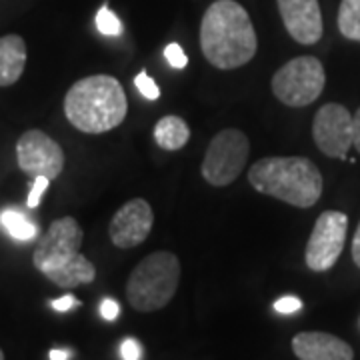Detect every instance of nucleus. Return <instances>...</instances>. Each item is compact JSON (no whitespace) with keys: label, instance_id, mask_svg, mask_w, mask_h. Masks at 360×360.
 <instances>
[{"label":"nucleus","instance_id":"5","mask_svg":"<svg viewBox=\"0 0 360 360\" xmlns=\"http://www.w3.org/2000/svg\"><path fill=\"white\" fill-rule=\"evenodd\" d=\"M180 283V260L168 250H158L144 257L130 272L127 298L139 312L165 309L176 295Z\"/></svg>","mask_w":360,"mask_h":360},{"label":"nucleus","instance_id":"22","mask_svg":"<svg viewBox=\"0 0 360 360\" xmlns=\"http://www.w3.org/2000/svg\"><path fill=\"white\" fill-rule=\"evenodd\" d=\"M302 309V300L296 298V296H283L274 302V310L281 312V314H292L296 310Z\"/></svg>","mask_w":360,"mask_h":360},{"label":"nucleus","instance_id":"30","mask_svg":"<svg viewBox=\"0 0 360 360\" xmlns=\"http://www.w3.org/2000/svg\"><path fill=\"white\" fill-rule=\"evenodd\" d=\"M0 229H2V222H0Z\"/></svg>","mask_w":360,"mask_h":360},{"label":"nucleus","instance_id":"15","mask_svg":"<svg viewBox=\"0 0 360 360\" xmlns=\"http://www.w3.org/2000/svg\"><path fill=\"white\" fill-rule=\"evenodd\" d=\"M155 141L165 150H180L191 141V127L180 116H162L155 127Z\"/></svg>","mask_w":360,"mask_h":360},{"label":"nucleus","instance_id":"11","mask_svg":"<svg viewBox=\"0 0 360 360\" xmlns=\"http://www.w3.org/2000/svg\"><path fill=\"white\" fill-rule=\"evenodd\" d=\"M155 224L153 206L144 198H130L120 206L108 224V236L116 248H136L142 245Z\"/></svg>","mask_w":360,"mask_h":360},{"label":"nucleus","instance_id":"1","mask_svg":"<svg viewBox=\"0 0 360 360\" xmlns=\"http://www.w3.org/2000/svg\"><path fill=\"white\" fill-rule=\"evenodd\" d=\"M200 51L220 70L240 68L255 58L257 32L243 4L236 0H217L206 8L200 22Z\"/></svg>","mask_w":360,"mask_h":360},{"label":"nucleus","instance_id":"24","mask_svg":"<svg viewBox=\"0 0 360 360\" xmlns=\"http://www.w3.org/2000/svg\"><path fill=\"white\" fill-rule=\"evenodd\" d=\"M51 307L54 310H58V312H66V310L75 309V307H80V302L72 295H65L56 298V300H51Z\"/></svg>","mask_w":360,"mask_h":360},{"label":"nucleus","instance_id":"28","mask_svg":"<svg viewBox=\"0 0 360 360\" xmlns=\"http://www.w3.org/2000/svg\"><path fill=\"white\" fill-rule=\"evenodd\" d=\"M51 360H68V356H70V352L68 350H58V348H54V350H51Z\"/></svg>","mask_w":360,"mask_h":360},{"label":"nucleus","instance_id":"3","mask_svg":"<svg viewBox=\"0 0 360 360\" xmlns=\"http://www.w3.org/2000/svg\"><path fill=\"white\" fill-rule=\"evenodd\" d=\"M84 232L77 219L63 217L52 220L49 231L34 248L32 262L42 276L60 288H77L96 278V269L80 252Z\"/></svg>","mask_w":360,"mask_h":360},{"label":"nucleus","instance_id":"26","mask_svg":"<svg viewBox=\"0 0 360 360\" xmlns=\"http://www.w3.org/2000/svg\"><path fill=\"white\" fill-rule=\"evenodd\" d=\"M352 146L360 153V108L352 115Z\"/></svg>","mask_w":360,"mask_h":360},{"label":"nucleus","instance_id":"14","mask_svg":"<svg viewBox=\"0 0 360 360\" xmlns=\"http://www.w3.org/2000/svg\"><path fill=\"white\" fill-rule=\"evenodd\" d=\"M26 66V42L18 34L0 37V86L18 82Z\"/></svg>","mask_w":360,"mask_h":360},{"label":"nucleus","instance_id":"10","mask_svg":"<svg viewBox=\"0 0 360 360\" xmlns=\"http://www.w3.org/2000/svg\"><path fill=\"white\" fill-rule=\"evenodd\" d=\"M312 139L322 155L345 160L352 146V115L347 106L336 103L321 106L312 122Z\"/></svg>","mask_w":360,"mask_h":360},{"label":"nucleus","instance_id":"25","mask_svg":"<svg viewBox=\"0 0 360 360\" xmlns=\"http://www.w3.org/2000/svg\"><path fill=\"white\" fill-rule=\"evenodd\" d=\"M118 302L112 300V298H104L103 302H101V314H103L104 321H116V316H118Z\"/></svg>","mask_w":360,"mask_h":360},{"label":"nucleus","instance_id":"8","mask_svg":"<svg viewBox=\"0 0 360 360\" xmlns=\"http://www.w3.org/2000/svg\"><path fill=\"white\" fill-rule=\"evenodd\" d=\"M348 217L340 210H324L314 222V229L304 250V262L314 272L330 270L347 245Z\"/></svg>","mask_w":360,"mask_h":360},{"label":"nucleus","instance_id":"13","mask_svg":"<svg viewBox=\"0 0 360 360\" xmlns=\"http://www.w3.org/2000/svg\"><path fill=\"white\" fill-rule=\"evenodd\" d=\"M298 360H352L354 350L342 338L328 333H300L292 338Z\"/></svg>","mask_w":360,"mask_h":360},{"label":"nucleus","instance_id":"19","mask_svg":"<svg viewBox=\"0 0 360 360\" xmlns=\"http://www.w3.org/2000/svg\"><path fill=\"white\" fill-rule=\"evenodd\" d=\"M134 84H136V89L141 92L144 98H148V101H156L158 96H160V89H158V84H156L153 78L148 77L144 70L136 75L134 78Z\"/></svg>","mask_w":360,"mask_h":360},{"label":"nucleus","instance_id":"27","mask_svg":"<svg viewBox=\"0 0 360 360\" xmlns=\"http://www.w3.org/2000/svg\"><path fill=\"white\" fill-rule=\"evenodd\" d=\"M352 260H354V264L360 269V222L359 229L354 232V238H352Z\"/></svg>","mask_w":360,"mask_h":360},{"label":"nucleus","instance_id":"9","mask_svg":"<svg viewBox=\"0 0 360 360\" xmlns=\"http://www.w3.org/2000/svg\"><path fill=\"white\" fill-rule=\"evenodd\" d=\"M16 162L28 176L58 179L65 170V153L58 142L42 130H26L16 142Z\"/></svg>","mask_w":360,"mask_h":360},{"label":"nucleus","instance_id":"21","mask_svg":"<svg viewBox=\"0 0 360 360\" xmlns=\"http://www.w3.org/2000/svg\"><path fill=\"white\" fill-rule=\"evenodd\" d=\"M165 56H167L168 65L174 66V68H186L188 65V56H186V52L182 51V46L176 44V42H172V44H168L167 49H165Z\"/></svg>","mask_w":360,"mask_h":360},{"label":"nucleus","instance_id":"18","mask_svg":"<svg viewBox=\"0 0 360 360\" xmlns=\"http://www.w3.org/2000/svg\"><path fill=\"white\" fill-rule=\"evenodd\" d=\"M96 28L104 37H120L122 34V22L108 6H103L96 13Z\"/></svg>","mask_w":360,"mask_h":360},{"label":"nucleus","instance_id":"12","mask_svg":"<svg viewBox=\"0 0 360 360\" xmlns=\"http://www.w3.org/2000/svg\"><path fill=\"white\" fill-rule=\"evenodd\" d=\"M286 32L300 44L322 39V13L319 0H276Z\"/></svg>","mask_w":360,"mask_h":360},{"label":"nucleus","instance_id":"7","mask_svg":"<svg viewBox=\"0 0 360 360\" xmlns=\"http://www.w3.org/2000/svg\"><path fill=\"white\" fill-rule=\"evenodd\" d=\"M250 155V141L243 130L224 129L212 136L206 148L200 174L210 186H229L240 176Z\"/></svg>","mask_w":360,"mask_h":360},{"label":"nucleus","instance_id":"4","mask_svg":"<svg viewBox=\"0 0 360 360\" xmlns=\"http://www.w3.org/2000/svg\"><path fill=\"white\" fill-rule=\"evenodd\" d=\"M250 186L296 208H310L322 196V174L304 156L260 158L248 170Z\"/></svg>","mask_w":360,"mask_h":360},{"label":"nucleus","instance_id":"6","mask_svg":"<svg viewBox=\"0 0 360 360\" xmlns=\"http://www.w3.org/2000/svg\"><path fill=\"white\" fill-rule=\"evenodd\" d=\"M270 84L274 96L286 106H309L324 90V66L316 56H296L274 72Z\"/></svg>","mask_w":360,"mask_h":360},{"label":"nucleus","instance_id":"16","mask_svg":"<svg viewBox=\"0 0 360 360\" xmlns=\"http://www.w3.org/2000/svg\"><path fill=\"white\" fill-rule=\"evenodd\" d=\"M0 222H2V229L13 236L14 240H20V243H28L32 238H37L39 229L32 220L26 217L25 212L16 210V208H6L0 212Z\"/></svg>","mask_w":360,"mask_h":360},{"label":"nucleus","instance_id":"23","mask_svg":"<svg viewBox=\"0 0 360 360\" xmlns=\"http://www.w3.org/2000/svg\"><path fill=\"white\" fill-rule=\"evenodd\" d=\"M120 354L124 360H141L142 356V348L141 345L134 340V338H127L120 347Z\"/></svg>","mask_w":360,"mask_h":360},{"label":"nucleus","instance_id":"17","mask_svg":"<svg viewBox=\"0 0 360 360\" xmlns=\"http://www.w3.org/2000/svg\"><path fill=\"white\" fill-rule=\"evenodd\" d=\"M338 30L345 39L360 42V0H342L340 2Z\"/></svg>","mask_w":360,"mask_h":360},{"label":"nucleus","instance_id":"2","mask_svg":"<svg viewBox=\"0 0 360 360\" xmlns=\"http://www.w3.org/2000/svg\"><path fill=\"white\" fill-rule=\"evenodd\" d=\"M129 112L122 84L110 75L77 80L65 96L66 120L84 134H104L120 127Z\"/></svg>","mask_w":360,"mask_h":360},{"label":"nucleus","instance_id":"20","mask_svg":"<svg viewBox=\"0 0 360 360\" xmlns=\"http://www.w3.org/2000/svg\"><path fill=\"white\" fill-rule=\"evenodd\" d=\"M49 184H51V179H46V176H37V179H34V184H32V188H30V193H28V198H26L28 208H37V206L40 205L42 194L49 191Z\"/></svg>","mask_w":360,"mask_h":360},{"label":"nucleus","instance_id":"29","mask_svg":"<svg viewBox=\"0 0 360 360\" xmlns=\"http://www.w3.org/2000/svg\"><path fill=\"white\" fill-rule=\"evenodd\" d=\"M0 360H4V352H2V348H0Z\"/></svg>","mask_w":360,"mask_h":360}]
</instances>
